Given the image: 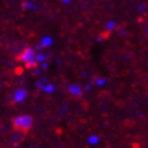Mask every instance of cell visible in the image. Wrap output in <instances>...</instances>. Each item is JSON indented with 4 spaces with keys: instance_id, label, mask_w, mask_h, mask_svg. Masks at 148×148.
<instances>
[{
    "instance_id": "cell-1",
    "label": "cell",
    "mask_w": 148,
    "mask_h": 148,
    "mask_svg": "<svg viewBox=\"0 0 148 148\" xmlns=\"http://www.w3.org/2000/svg\"><path fill=\"white\" fill-rule=\"evenodd\" d=\"M13 125L16 129L21 131H29L33 125V119L30 115H19L13 121Z\"/></svg>"
},
{
    "instance_id": "cell-2",
    "label": "cell",
    "mask_w": 148,
    "mask_h": 148,
    "mask_svg": "<svg viewBox=\"0 0 148 148\" xmlns=\"http://www.w3.org/2000/svg\"><path fill=\"white\" fill-rule=\"evenodd\" d=\"M35 57H36V53H35L34 50L31 49V48H27V49H25L20 54H19L17 59H18L20 62L27 64V62H29L30 60H32V59H35Z\"/></svg>"
},
{
    "instance_id": "cell-3",
    "label": "cell",
    "mask_w": 148,
    "mask_h": 148,
    "mask_svg": "<svg viewBox=\"0 0 148 148\" xmlns=\"http://www.w3.org/2000/svg\"><path fill=\"white\" fill-rule=\"evenodd\" d=\"M28 96V91L25 89H19L17 91H15L14 95H13V99L16 104H20V103H23L25 99H27Z\"/></svg>"
},
{
    "instance_id": "cell-4",
    "label": "cell",
    "mask_w": 148,
    "mask_h": 148,
    "mask_svg": "<svg viewBox=\"0 0 148 148\" xmlns=\"http://www.w3.org/2000/svg\"><path fill=\"white\" fill-rule=\"evenodd\" d=\"M68 92L74 97H79L83 94V88L77 84H72L68 87Z\"/></svg>"
},
{
    "instance_id": "cell-5",
    "label": "cell",
    "mask_w": 148,
    "mask_h": 148,
    "mask_svg": "<svg viewBox=\"0 0 148 148\" xmlns=\"http://www.w3.org/2000/svg\"><path fill=\"white\" fill-rule=\"evenodd\" d=\"M41 89H42L43 92L52 93V92H54V91H55V86H54L52 83H49V82H48V83H46L45 85H43Z\"/></svg>"
},
{
    "instance_id": "cell-6",
    "label": "cell",
    "mask_w": 148,
    "mask_h": 148,
    "mask_svg": "<svg viewBox=\"0 0 148 148\" xmlns=\"http://www.w3.org/2000/svg\"><path fill=\"white\" fill-rule=\"evenodd\" d=\"M99 142V136L97 134H91L88 139V143L91 145H96Z\"/></svg>"
},
{
    "instance_id": "cell-7",
    "label": "cell",
    "mask_w": 148,
    "mask_h": 148,
    "mask_svg": "<svg viewBox=\"0 0 148 148\" xmlns=\"http://www.w3.org/2000/svg\"><path fill=\"white\" fill-rule=\"evenodd\" d=\"M106 79L104 78V77H96L95 78V85L96 86H99V87H103V86H105L106 85Z\"/></svg>"
},
{
    "instance_id": "cell-8",
    "label": "cell",
    "mask_w": 148,
    "mask_h": 148,
    "mask_svg": "<svg viewBox=\"0 0 148 148\" xmlns=\"http://www.w3.org/2000/svg\"><path fill=\"white\" fill-rule=\"evenodd\" d=\"M51 43H52V39H51L50 37H45V38L41 40V47H42V48L49 47Z\"/></svg>"
},
{
    "instance_id": "cell-9",
    "label": "cell",
    "mask_w": 148,
    "mask_h": 148,
    "mask_svg": "<svg viewBox=\"0 0 148 148\" xmlns=\"http://www.w3.org/2000/svg\"><path fill=\"white\" fill-rule=\"evenodd\" d=\"M35 59H36V62H38V64L45 62H46V55H45V54H41V53H39V54H36V57H35Z\"/></svg>"
},
{
    "instance_id": "cell-10",
    "label": "cell",
    "mask_w": 148,
    "mask_h": 148,
    "mask_svg": "<svg viewBox=\"0 0 148 148\" xmlns=\"http://www.w3.org/2000/svg\"><path fill=\"white\" fill-rule=\"evenodd\" d=\"M38 65V62H36V59H32V60H30L29 62H27L25 64V66H27V68L29 69H33V68H36V66Z\"/></svg>"
},
{
    "instance_id": "cell-11",
    "label": "cell",
    "mask_w": 148,
    "mask_h": 148,
    "mask_svg": "<svg viewBox=\"0 0 148 148\" xmlns=\"http://www.w3.org/2000/svg\"><path fill=\"white\" fill-rule=\"evenodd\" d=\"M48 62H41V64H40V69H41V70H46L47 68H48Z\"/></svg>"
},
{
    "instance_id": "cell-12",
    "label": "cell",
    "mask_w": 148,
    "mask_h": 148,
    "mask_svg": "<svg viewBox=\"0 0 148 148\" xmlns=\"http://www.w3.org/2000/svg\"><path fill=\"white\" fill-rule=\"evenodd\" d=\"M43 85H45V83H42L41 80H38V82L36 83V88H38V89H41Z\"/></svg>"
},
{
    "instance_id": "cell-13",
    "label": "cell",
    "mask_w": 148,
    "mask_h": 148,
    "mask_svg": "<svg viewBox=\"0 0 148 148\" xmlns=\"http://www.w3.org/2000/svg\"><path fill=\"white\" fill-rule=\"evenodd\" d=\"M107 28H108V30H112V29L114 28V25L112 23V22H110V23H108V25H107Z\"/></svg>"
},
{
    "instance_id": "cell-14",
    "label": "cell",
    "mask_w": 148,
    "mask_h": 148,
    "mask_svg": "<svg viewBox=\"0 0 148 148\" xmlns=\"http://www.w3.org/2000/svg\"><path fill=\"white\" fill-rule=\"evenodd\" d=\"M90 89H91V84H87L86 86H85V90H87V91H89Z\"/></svg>"
},
{
    "instance_id": "cell-15",
    "label": "cell",
    "mask_w": 148,
    "mask_h": 148,
    "mask_svg": "<svg viewBox=\"0 0 148 148\" xmlns=\"http://www.w3.org/2000/svg\"><path fill=\"white\" fill-rule=\"evenodd\" d=\"M40 70H41L40 68H39V69H36V70L34 71V73H35V74H39V73H40Z\"/></svg>"
}]
</instances>
